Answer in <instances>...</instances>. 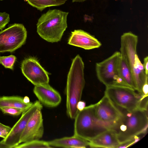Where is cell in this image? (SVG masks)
Here are the masks:
<instances>
[{"instance_id":"9","label":"cell","mask_w":148,"mask_h":148,"mask_svg":"<svg viewBox=\"0 0 148 148\" xmlns=\"http://www.w3.org/2000/svg\"><path fill=\"white\" fill-rule=\"evenodd\" d=\"M42 108V105L38 101H36L30 107L23 111L20 119L11 128L6 138L3 139L5 143L12 148L18 145L21 135L29 120L37 110Z\"/></svg>"},{"instance_id":"12","label":"cell","mask_w":148,"mask_h":148,"mask_svg":"<svg viewBox=\"0 0 148 148\" xmlns=\"http://www.w3.org/2000/svg\"><path fill=\"white\" fill-rule=\"evenodd\" d=\"M42 109L37 110L29 120L21 137L19 144L31 140H39L44 133Z\"/></svg>"},{"instance_id":"14","label":"cell","mask_w":148,"mask_h":148,"mask_svg":"<svg viewBox=\"0 0 148 148\" xmlns=\"http://www.w3.org/2000/svg\"><path fill=\"white\" fill-rule=\"evenodd\" d=\"M68 43L86 50L98 48L101 45V42L94 36L81 29L72 32Z\"/></svg>"},{"instance_id":"7","label":"cell","mask_w":148,"mask_h":148,"mask_svg":"<svg viewBox=\"0 0 148 148\" xmlns=\"http://www.w3.org/2000/svg\"><path fill=\"white\" fill-rule=\"evenodd\" d=\"M121 57L120 52L116 51L108 58L96 64L97 78L106 87L127 86L119 73V66Z\"/></svg>"},{"instance_id":"29","label":"cell","mask_w":148,"mask_h":148,"mask_svg":"<svg viewBox=\"0 0 148 148\" xmlns=\"http://www.w3.org/2000/svg\"><path fill=\"white\" fill-rule=\"evenodd\" d=\"M3 0H0V1H3Z\"/></svg>"},{"instance_id":"20","label":"cell","mask_w":148,"mask_h":148,"mask_svg":"<svg viewBox=\"0 0 148 148\" xmlns=\"http://www.w3.org/2000/svg\"><path fill=\"white\" fill-rule=\"evenodd\" d=\"M51 147L48 141L39 140H31L20 144L14 148H49Z\"/></svg>"},{"instance_id":"11","label":"cell","mask_w":148,"mask_h":148,"mask_svg":"<svg viewBox=\"0 0 148 148\" xmlns=\"http://www.w3.org/2000/svg\"><path fill=\"white\" fill-rule=\"evenodd\" d=\"M95 111L97 118L110 129L123 114L105 94L98 102L95 104Z\"/></svg>"},{"instance_id":"15","label":"cell","mask_w":148,"mask_h":148,"mask_svg":"<svg viewBox=\"0 0 148 148\" xmlns=\"http://www.w3.org/2000/svg\"><path fill=\"white\" fill-rule=\"evenodd\" d=\"M91 147L117 148L120 145L114 131L109 129L88 141Z\"/></svg>"},{"instance_id":"8","label":"cell","mask_w":148,"mask_h":148,"mask_svg":"<svg viewBox=\"0 0 148 148\" xmlns=\"http://www.w3.org/2000/svg\"><path fill=\"white\" fill-rule=\"evenodd\" d=\"M26 29L22 24L10 25L0 32V53H11L21 47L25 43L27 37Z\"/></svg>"},{"instance_id":"2","label":"cell","mask_w":148,"mask_h":148,"mask_svg":"<svg viewBox=\"0 0 148 148\" xmlns=\"http://www.w3.org/2000/svg\"><path fill=\"white\" fill-rule=\"evenodd\" d=\"M84 68L82 58L77 55L72 60L67 77L66 89V113L72 119H74L79 111L77 106L81 101L85 86Z\"/></svg>"},{"instance_id":"27","label":"cell","mask_w":148,"mask_h":148,"mask_svg":"<svg viewBox=\"0 0 148 148\" xmlns=\"http://www.w3.org/2000/svg\"><path fill=\"white\" fill-rule=\"evenodd\" d=\"M86 106L85 103L83 101H80L78 103L77 108L79 111L82 110Z\"/></svg>"},{"instance_id":"24","label":"cell","mask_w":148,"mask_h":148,"mask_svg":"<svg viewBox=\"0 0 148 148\" xmlns=\"http://www.w3.org/2000/svg\"><path fill=\"white\" fill-rule=\"evenodd\" d=\"M11 129L10 127L0 122V137L3 138H5Z\"/></svg>"},{"instance_id":"10","label":"cell","mask_w":148,"mask_h":148,"mask_svg":"<svg viewBox=\"0 0 148 148\" xmlns=\"http://www.w3.org/2000/svg\"><path fill=\"white\" fill-rule=\"evenodd\" d=\"M21 69L24 75L34 86L49 83V73L36 58L29 57L24 59Z\"/></svg>"},{"instance_id":"25","label":"cell","mask_w":148,"mask_h":148,"mask_svg":"<svg viewBox=\"0 0 148 148\" xmlns=\"http://www.w3.org/2000/svg\"><path fill=\"white\" fill-rule=\"evenodd\" d=\"M145 73L148 75V57L146 56L144 59V62L143 64Z\"/></svg>"},{"instance_id":"5","label":"cell","mask_w":148,"mask_h":148,"mask_svg":"<svg viewBox=\"0 0 148 148\" xmlns=\"http://www.w3.org/2000/svg\"><path fill=\"white\" fill-rule=\"evenodd\" d=\"M126 86L106 87L105 94L122 112L137 109L148 110V95H143Z\"/></svg>"},{"instance_id":"3","label":"cell","mask_w":148,"mask_h":148,"mask_svg":"<svg viewBox=\"0 0 148 148\" xmlns=\"http://www.w3.org/2000/svg\"><path fill=\"white\" fill-rule=\"evenodd\" d=\"M138 37L130 32L123 33L121 37L120 53L130 69L136 86L137 91L142 95L143 87L148 79L143 64L137 52Z\"/></svg>"},{"instance_id":"19","label":"cell","mask_w":148,"mask_h":148,"mask_svg":"<svg viewBox=\"0 0 148 148\" xmlns=\"http://www.w3.org/2000/svg\"><path fill=\"white\" fill-rule=\"evenodd\" d=\"M33 7L42 11L47 7L58 6L64 4L67 0H26Z\"/></svg>"},{"instance_id":"17","label":"cell","mask_w":148,"mask_h":148,"mask_svg":"<svg viewBox=\"0 0 148 148\" xmlns=\"http://www.w3.org/2000/svg\"><path fill=\"white\" fill-rule=\"evenodd\" d=\"M33 103H26L24 98L19 96H3L0 97V109L4 107H13L25 110L30 107Z\"/></svg>"},{"instance_id":"13","label":"cell","mask_w":148,"mask_h":148,"mask_svg":"<svg viewBox=\"0 0 148 148\" xmlns=\"http://www.w3.org/2000/svg\"><path fill=\"white\" fill-rule=\"evenodd\" d=\"M33 92L40 103L46 107H56L61 103L60 94L49 83L35 86Z\"/></svg>"},{"instance_id":"18","label":"cell","mask_w":148,"mask_h":148,"mask_svg":"<svg viewBox=\"0 0 148 148\" xmlns=\"http://www.w3.org/2000/svg\"><path fill=\"white\" fill-rule=\"evenodd\" d=\"M119 69L120 75L127 86L137 91L136 86L132 72L121 55Z\"/></svg>"},{"instance_id":"23","label":"cell","mask_w":148,"mask_h":148,"mask_svg":"<svg viewBox=\"0 0 148 148\" xmlns=\"http://www.w3.org/2000/svg\"><path fill=\"white\" fill-rule=\"evenodd\" d=\"M10 21V15L8 14L5 12H0V30H2Z\"/></svg>"},{"instance_id":"6","label":"cell","mask_w":148,"mask_h":148,"mask_svg":"<svg viewBox=\"0 0 148 148\" xmlns=\"http://www.w3.org/2000/svg\"><path fill=\"white\" fill-rule=\"evenodd\" d=\"M74 119V135L88 141L110 129L96 116L95 104L79 111Z\"/></svg>"},{"instance_id":"28","label":"cell","mask_w":148,"mask_h":148,"mask_svg":"<svg viewBox=\"0 0 148 148\" xmlns=\"http://www.w3.org/2000/svg\"><path fill=\"white\" fill-rule=\"evenodd\" d=\"M12 148L10 146L5 144L3 140L0 141V148Z\"/></svg>"},{"instance_id":"26","label":"cell","mask_w":148,"mask_h":148,"mask_svg":"<svg viewBox=\"0 0 148 148\" xmlns=\"http://www.w3.org/2000/svg\"><path fill=\"white\" fill-rule=\"evenodd\" d=\"M148 79L146 80L142 88V94L143 95H148Z\"/></svg>"},{"instance_id":"22","label":"cell","mask_w":148,"mask_h":148,"mask_svg":"<svg viewBox=\"0 0 148 148\" xmlns=\"http://www.w3.org/2000/svg\"><path fill=\"white\" fill-rule=\"evenodd\" d=\"M0 110L3 114L15 116L20 115L24 111L20 108L13 107H4Z\"/></svg>"},{"instance_id":"16","label":"cell","mask_w":148,"mask_h":148,"mask_svg":"<svg viewBox=\"0 0 148 148\" xmlns=\"http://www.w3.org/2000/svg\"><path fill=\"white\" fill-rule=\"evenodd\" d=\"M48 142L51 147L83 148L89 146L88 141L74 135L71 137L55 139Z\"/></svg>"},{"instance_id":"21","label":"cell","mask_w":148,"mask_h":148,"mask_svg":"<svg viewBox=\"0 0 148 148\" xmlns=\"http://www.w3.org/2000/svg\"><path fill=\"white\" fill-rule=\"evenodd\" d=\"M16 59V57L12 55L8 56H0V64L6 68L13 70Z\"/></svg>"},{"instance_id":"1","label":"cell","mask_w":148,"mask_h":148,"mask_svg":"<svg viewBox=\"0 0 148 148\" xmlns=\"http://www.w3.org/2000/svg\"><path fill=\"white\" fill-rule=\"evenodd\" d=\"M123 113L110 129L115 132L120 145L145 133L148 125V110L137 109Z\"/></svg>"},{"instance_id":"4","label":"cell","mask_w":148,"mask_h":148,"mask_svg":"<svg viewBox=\"0 0 148 148\" xmlns=\"http://www.w3.org/2000/svg\"><path fill=\"white\" fill-rule=\"evenodd\" d=\"M69 12L57 9L49 10L39 18L37 32L42 38L51 43L60 41L67 27Z\"/></svg>"}]
</instances>
